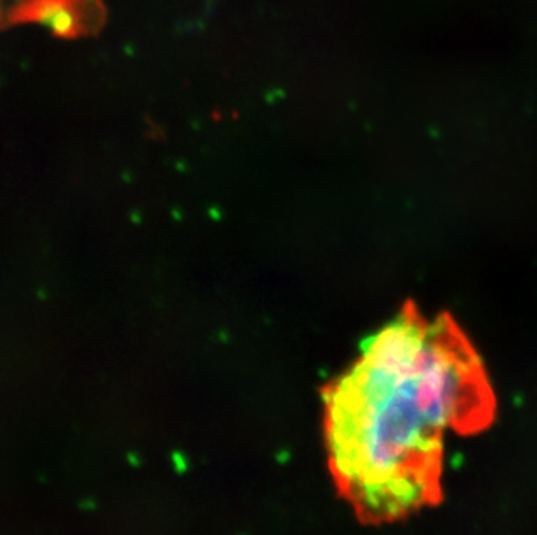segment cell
Masks as SVG:
<instances>
[{"label": "cell", "mask_w": 537, "mask_h": 535, "mask_svg": "<svg viewBox=\"0 0 537 535\" xmlns=\"http://www.w3.org/2000/svg\"><path fill=\"white\" fill-rule=\"evenodd\" d=\"M322 396L334 483L369 525L436 504L445 436L480 433L496 415L485 367L463 329L412 301L362 342Z\"/></svg>", "instance_id": "1"}, {"label": "cell", "mask_w": 537, "mask_h": 535, "mask_svg": "<svg viewBox=\"0 0 537 535\" xmlns=\"http://www.w3.org/2000/svg\"><path fill=\"white\" fill-rule=\"evenodd\" d=\"M108 18L104 0H0V30L40 25L59 38L94 37Z\"/></svg>", "instance_id": "2"}]
</instances>
